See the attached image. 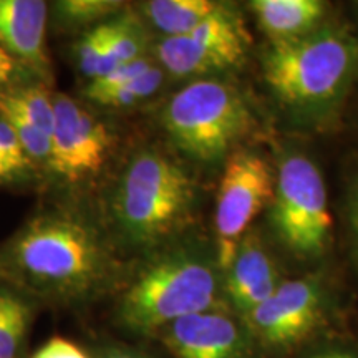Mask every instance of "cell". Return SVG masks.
<instances>
[{
    "instance_id": "cell-13",
    "label": "cell",
    "mask_w": 358,
    "mask_h": 358,
    "mask_svg": "<svg viewBox=\"0 0 358 358\" xmlns=\"http://www.w3.org/2000/svg\"><path fill=\"white\" fill-rule=\"evenodd\" d=\"M47 3L42 0H0V47L17 64L47 75Z\"/></svg>"
},
{
    "instance_id": "cell-10",
    "label": "cell",
    "mask_w": 358,
    "mask_h": 358,
    "mask_svg": "<svg viewBox=\"0 0 358 358\" xmlns=\"http://www.w3.org/2000/svg\"><path fill=\"white\" fill-rule=\"evenodd\" d=\"M53 103L55 124L50 168L69 181H80L98 173L113 143L108 128L73 98L58 93Z\"/></svg>"
},
{
    "instance_id": "cell-3",
    "label": "cell",
    "mask_w": 358,
    "mask_h": 358,
    "mask_svg": "<svg viewBox=\"0 0 358 358\" xmlns=\"http://www.w3.org/2000/svg\"><path fill=\"white\" fill-rule=\"evenodd\" d=\"M222 272L198 249L169 250L136 275L118 303V319L134 334L158 335L164 327L219 308Z\"/></svg>"
},
{
    "instance_id": "cell-15",
    "label": "cell",
    "mask_w": 358,
    "mask_h": 358,
    "mask_svg": "<svg viewBox=\"0 0 358 358\" xmlns=\"http://www.w3.org/2000/svg\"><path fill=\"white\" fill-rule=\"evenodd\" d=\"M224 7L226 3L213 0H151L143 3V12L164 37H182Z\"/></svg>"
},
{
    "instance_id": "cell-12",
    "label": "cell",
    "mask_w": 358,
    "mask_h": 358,
    "mask_svg": "<svg viewBox=\"0 0 358 358\" xmlns=\"http://www.w3.org/2000/svg\"><path fill=\"white\" fill-rule=\"evenodd\" d=\"M280 274L271 250L256 231L241 241L232 262L222 272V287L239 319L266 302L280 285Z\"/></svg>"
},
{
    "instance_id": "cell-4",
    "label": "cell",
    "mask_w": 358,
    "mask_h": 358,
    "mask_svg": "<svg viewBox=\"0 0 358 358\" xmlns=\"http://www.w3.org/2000/svg\"><path fill=\"white\" fill-rule=\"evenodd\" d=\"M196 185L176 161L156 150H141L124 166L111 198L120 236L133 248L163 243L189 221Z\"/></svg>"
},
{
    "instance_id": "cell-22",
    "label": "cell",
    "mask_w": 358,
    "mask_h": 358,
    "mask_svg": "<svg viewBox=\"0 0 358 358\" xmlns=\"http://www.w3.org/2000/svg\"><path fill=\"white\" fill-rule=\"evenodd\" d=\"M3 118H7L10 124L15 129L17 136L24 146L25 155L29 156L30 161H40V163H47L50 166L52 153H53V145H52V136L47 134L42 129H38L34 124H30L25 120L19 118L15 115H0Z\"/></svg>"
},
{
    "instance_id": "cell-5",
    "label": "cell",
    "mask_w": 358,
    "mask_h": 358,
    "mask_svg": "<svg viewBox=\"0 0 358 358\" xmlns=\"http://www.w3.org/2000/svg\"><path fill=\"white\" fill-rule=\"evenodd\" d=\"M241 93L217 78H199L174 93L163 110V127L182 153L214 163L227 158L250 129Z\"/></svg>"
},
{
    "instance_id": "cell-29",
    "label": "cell",
    "mask_w": 358,
    "mask_h": 358,
    "mask_svg": "<svg viewBox=\"0 0 358 358\" xmlns=\"http://www.w3.org/2000/svg\"><path fill=\"white\" fill-rule=\"evenodd\" d=\"M352 222H353V231H355L357 245H358V185L355 189H353V196H352Z\"/></svg>"
},
{
    "instance_id": "cell-8",
    "label": "cell",
    "mask_w": 358,
    "mask_h": 358,
    "mask_svg": "<svg viewBox=\"0 0 358 358\" xmlns=\"http://www.w3.org/2000/svg\"><path fill=\"white\" fill-rule=\"evenodd\" d=\"M248 43L243 22L226 6L191 34L159 40L156 58L161 69L173 77H201L239 66L245 58Z\"/></svg>"
},
{
    "instance_id": "cell-25",
    "label": "cell",
    "mask_w": 358,
    "mask_h": 358,
    "mask_svg": "<svg viewBox=\"0 0 358 358\" xmlns=\"http://www.w3.org/2000/svg\"><path fill=\"white\" fill-rule=\"evenodd\" d=\"M32 358H90L88 353L77 343L62 337H53L45 342Z\"/></svg>"
},
{
    "instance_id": "cell-17",
    "label": "cell",
    "mask_w": 358,
    "mask_h": 358,
    "mask_svg": "<svg viewBox=\"0 0 358 358\" xmlns=\"http://www.w3.org/2000/svg\"><path fill=\"white\" fill-rule=\"evenodd\" d=\"M30 310L22 299L0 290V358L19 357Z\"/></svg>"
},
{
    "instance_id": "cell-11",
    "label": "cell",
    "mask_w": 358,
    "mask_h": 358,
    "mask_svg": "<svg viewBox=\"0 0 358 358\" xmlns=\"http://www.w3.org/2000/svg\"><path fill=\"white\" fill-rule=\"evenodd\" d=\"M158 335L174 358H252L248 327L221 308L174 322Z\"/></svg>"
},
{
    "instance_id": "cell-14",
    "label": "cell",
    "mask_w": 358,
    "mask_h": 358,
    "mask_svg": "<svg viewBox=\"0 0 358 358\" xmlns=\"http://www.w3.org/2000/svg\"><path fill=\"white\" fill-rule=\"evenodd\" d=\"M250 8L262 32L275 43H289L320 29L327 3L320 0H254Z\"/></svg>"
},
{
    "instance_id": "cell-18",
    "label": "cell",
    "mask_w": 358,
    "mask_h": 358,
    "mask_svg": "<svg viewBox=\"0 0 358 358\" xmlns=\"http://www.w3.org/2000/svg\"><path fill=\"white\" fill-rule=\"evenodd\" d=\"M110 50L120 65L146 57L148 40L145 27L131 15H122L105 24Z\"/></svg>"
},
{
    "instance_id": "cell-9",
    "label": "cell",
    "mask_w": 358,
    "mask_h": 358,
    "mask_svg": "<svg viewBox=\"0 0 358 358\" xmlns=\"http://www.w3.org/2000/svg\"><path fill=\"white\" fill-rule=\"evenodd\" d=\"M327 290L319 277L282 280L275 292L243 317L254 340L271 348H290L315 332L324 319Z\"/></svg>"
},
{
    "instance_id": "cell-26",
    "label": "cell",
    "mask_w": 358,
    "mask_h": 358,
    "mask_svg": "<svg viewBox=\"0 0 358 358\" xmlns=\"http://www.w3.org/2000/svg\"><path fill=\"white\" fill-rule=\"evenodd\" d=\"M19 65L8 53L0 47V92L7 88V85L15 78Z\"/></svg>"
},
{
    "instance_id": "cell-20",
    "label": "cell",
    "mask_w": 358,
    "mask_h": 358,
    "mask_svg": "<svg viewBox=\"0 0 358 358\" xmlns=\"http://www.w3.org/2000/svg\"><path fill=\"white\" fill-rule=\"evenodd\" d=\"M163 80L164 70L158 65H153L140 77L124 83L123 87L90 96L88 100L98 103L101 106H111V108H128V106H134L138 103L145 101L146 98L153 96L163 85Z\"/></svg>"
},
{
    "instance_id": "cell-21",
    "label": "cell",
    "mask_w": 358,
    "mask_h": 358,
    "mask_svg": "<svg viewBox=\"0 0 358 358\" xmlns=\"http://www.w3.org/2000/svg\"><path fill=\"white\" fill-rule=\"evenodd\" d=\"M116 0H65L57 3L58 19L66 25H90L96 20H105L122 8Z\"/></svg>"
},
{
    "instance_id": "cell-6",
    "label": "cell",
    "mask_w": 358,
    "mask_h": 358,
    "mask_svg": "<svg viewBox=\"0 0 358 358\" xmlns=\"http://www.w3.org/2000/svg\"><path fill=\"white\" fill-rule=\"evenodd\" d=\"M271 224L280 243L299 257L325 252L332 232L327 186L320 168L307 155H282L271 199Z\"/></svg>"
},
{
    "instance_id": "cell-28",
    "label": "cell",
    "mask_w": 358,
    "mask_h": 358,
    "mask_svg": "<svg viewBox=\"0 0 358 358\" xmlns=\"http://www.w3.org/2000/svg\"><path fill=\"white\" fill-rule=\"evenodd\" d=\"M308 358H358V357L347 350H325V352L315 353V355H312Z\"/></svg>"
},
{
    "instance_id": "cell-2",
    "label": "cell",
    "mask_w": 358,
    "mask_h": 358,
    "mask_svg": "<svg viewBox=\"0 0 358 358\" xmlns=\"http://www.w3.org/2000/svg\"><path fill=\"white\" fill-rule=\"evenodd\" d=\"M264 80L275 100L302 122L335 110L358 73V40L320 27L307 37L272 45L262 57Z\"/></svg>"
},
{
    "instance_id": "cell-24",
    "label": "cell",
    "mask_w": 358,
    "mask_h": 358,
    "mask_svg": "<svg viewBox=\"0 0 358 358\" xmlns=\"http://www.w3.org/2000/svg\"><path fill=\"white\" fill-rule=\"evenodd\" d=\"M153 65H155L153 58L148 55L143 58H138V60L128 62V64L120 65L118 69H115L111 73L106 75V77L90 82L87 88V96L88 98L95 96V95H100V93H106L115 88L123 87L124 83L131 82V80L140 77V75L150 70Z\"/></svg>"
},
{
    "instance_id": "cell-27",
    "label": "cell",
    "mask_w": 358,
    "mask_h": 358,
    "mask_svg": "<svg viewBox=\"0 0 358 358\" xmlns=\"http://www.w3.org/2000/svg\"><path fill=\"white\" fill-rule=\"evenodd\" d=\"M98 358H150L146 357L145 353L133 350V348L128 347H122V345H113V347H106L100 352Z\"/></svg>"
},
{
    "instance_id": "cell-16",
    "label": "cell",
    "mask_w": 358,
    "mask_h": 358,
    "mask_svg": "<svg viewBox=\"0 0 358 358\" xmlns=\"http://www.w3.org/2000/svg\"><path fill=\"white\" fill-rule=\"evenodd\" d=\"M0 115L19 116L52 136L55 103L45 88H6L0 92Z\"/></svg>"
},
{
    "instance_id": "cell-23",
    "label": "cell",
    "mask_w": 358,
    "mask_h": 358,
    "mask_svg": "<svg viewBox=\"0 0 358 358\" xmlns=\"http://www.w3.org/2000/svg\"><path fill=\"white\" fill-rule=\"evenodd\" d=\"M30 164L15 129L7 118L0 116V179L24 171Z\"/></svg>"
},
{
    "instance_id": "cell-7",
    "label": "cell",
    "mask_w": 358,
    "mask_h": 358,
    "mask_svg": "<svg viewBox=\"0 0 358 358\" xmlns=\"http://www.w3.org/2000/svg\"><path fill=\"white\" fill-rule=\"evenodd\" d=\"M274 173L261 155L239 150L226 158L216 199V261L224 272L259 213L271 204Z\"/></svg>"
},
{
    "instance_id": "cell-1",
    "label": "cell",
    "mask_w": 358,
    "mask_h": 358,
    "mask_svg": "<svg viewBox=\"0 0 358 358\" xmlns=\"http://www.w3.org/2000/svg\"><path fill=\"white\" fill-rule=\"evenodd\" d=\"M2 264L22 285L62 301L92 297L110 284L116 271L98 227L64 209L30 219L3 250Z\"/></svg>"
},
{
    "instance_id": "cell-19",
    "label": "cell",
    "mask_w": 358,
    "mask_h": 358,
    "mask_svg": "<svg viewBox=\"0 0 358 358\" xmlns=\"http://www.w3.org/2000/svg\"><path fill=\"white\" fill-rule=\"evenodd\" d=\"M77 60L80 71L90 78V82L106 77L115 69H118L120 64L111 53L108 40H106L105 24L95 27L83 35L77 45Z\"/></svg>"
}]
</instances>
